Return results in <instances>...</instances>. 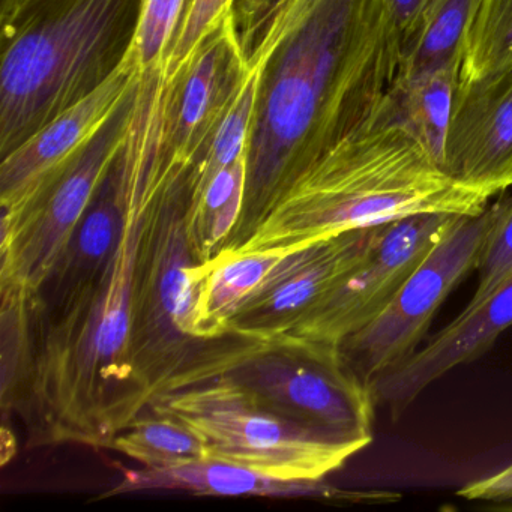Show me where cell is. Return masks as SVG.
Masks as SVG:
<instances>
[{
    "label": "cell",
    "mask_w": 512,
    "mask_h": 512,
    "mask_svg": "<svg viewBox=\"0 0 512 512\" xmlns=\"http://www.w3.org/2000/svg\"><path fill=\"white\" fill-rule=\"evenodd\" d=\"M475 0H434L403 44L401 86L458 61Z\"/></svg>",
    "instance_id": "19"
},
{
    "label": "cell",
    "mask_w": 512,
    "mask_h": 512,
    "mask_svg": "<svg viewBox=\"0 0 512 512\" xmlns=\"http://www.w3.org/2000/svg\"><path fill=\"white\" fill-rule=\"evenodd\" d=\"M512 326V275L490 296L466 310L394 370L374 380L376 404L400 416L419 395L458 365L484 355Z\"/></svg>",
    "instance_id": "14"
},
{
    "label": "cell",
    "mask_w": 512,
    "mask_h": 512,
    "mask_svg": "<svg viewBox=\"0 0 512 512\" xmlns=\"http://www.w3.org/2000/svg\"><path fill=\"white\" fill-rule=\"evenodd\" d=\"M380 227L352 230L290 251L262 289L230 320L224 335L269 340L289 332L359 265Z\"/></svg>",
    "instance_id": "11"
},
{
    "label": "cell",
    "mask_w": 512,
    "mask_h": 512,
    "mask_svg": "<svg viewBox=\"0 0 512 512\" xmlns=\"http://www.w3.org/2000/svg\"><path fill=\"white\" fill-rule=\"evenodd\" d=\"M217 377L233 380L275 412L335 439L365 446L373 440V389L338 346L292 335L269 340L224 335L205 341L166 392Z\"/></svg>",
    "instance_id": "5"
},
{
    "label": "cell",
    "mask_w": 512,
    "mask_h": 512,
    "mask_svg": "<svg viewBox=\"0 0 512 512\" xmlns=\"http://www.w3.org/2000/svg\"><path fill=\"white\" fill-rule=\"evenodd\" d=\"M142 2L32 0L23 7L32 13L13 17L23 23L14 28L0 70L2 157L121 65L133 46Z\"/></svg>",
    "instance_id": "4"
},
{
    "label": "cell",
    "mask_w": 512,
    "mask_h": 512,
    "mask_svg": "<svg viewBox=\"0 0 512 512\" xmlns=\"http://www.w3.org/2000/svg\"><path fill=\"white\" fill-rule=\"evenodd\" d=\"M29 2H32V0H11V11L16 14L17 11L22 10Z\"/></svg>",
    "instance_id": "27"
},
{
    "label": "cell",
    "mask_w": 512,
    "mask_h": 512,
    "mask_svg": "<svg viewBox=\"0 0 512 512\" xmlns=\"http://www.w3.org/2000/svg\"><path fill=\"white\" fill-rule=\"evenodd\" d=\"M458 496L475 502L494 503L512 508V461L497 472L476 479L458 490Z\"/></svg>",
    "instance_id": "25"
},
{
    "label": "cell",
    "mask_w": 512,
    "mask_h": 512,
    "mask_svg": "<svg viewBox=\"0 0 512 512\" xmlns=\"http://www.w3.org/2000/svg\"><path fill=\"white\" fill-rule=\"evenodd\" d=\"M443 170L496 196L512 185V68L455 89Z\"/></svg>",
    "instance_id": "12"
},
{
    "label": "cell",
    "mask_w": 512,
    "mask_h": 512,
    "mask_svg": "<svg viewBox=\"0 0 512 512\" xmlns=\"http://www.w3.org/2000/svg\"><path fill=\"white\" fill-rule=\"evenodd\" d=\"M497 203L475 217H461L404 281L385 310L340 344L347 364L373 385L410 358L449 293L476 268Z\"/></svg>",
    "instance_id": "9"
},
{
    "label": "cell",
    "mask_w": 512,
    "mask_h": 512,
    "mask_svg": "<svg viewBox=\"0 0 512 512\" xmlns=\"http://www.w3.org/2000/svg\"><path fill=\"white\" fill-rule=\"evenodd\" d=\"M149 412L187 425L203 440L209 458L281 481H323L367 448L292 421L224 377L164 392Z\"/></svg>",
    "instance_id": "6"
},
{
    "label": "cell",
    "mask_w": 512,
    "mask_h": 512,
    "mask_svg": "<svg viewBox=\"0 0 512 512\" xmlns=\"http://www.w3.org/2000/svg\"><path fill=\"white\" fill-rule=\"evenodd\" d=\"M512 68V0H475L458 52L457 89Z\"/></svg>",
    "instance_id": "18"
},
{
    "label": "cell",
    "mask_w": 512,
    "mask_h": 512,
    "mask_svg": "<svg viewBox=\"0 0 512 512\" xmlns=\"http://www.w3.org/2000/svg\"><path fill=\"white\" fill-rule=\"evenodd\" d=\"M289 253H220L203 263L194 314L197 337L202 341L224 337L230 320L262 289Z\"/></svg>",
    "instance_id": "16"
},
{
    "label": "cell",
    "mask_w": 512,
    "mask_h": 512,
    "mask_svg": "<svg viewBox=\"0 0 512 512\" xmlns=\"http://www.w3.org/2000/svg\"><path fill=\"white\" fill-rule=\"evenodd\" d=\"M433 2L434 0H389L403 44L413 34L425 11Z\"/></svg>",
    "instance_id": "26"
},
{
    "label": "cell",
    "mask_w": 512,
    "mask_h": 512,
    "mask_svg": "<svg viewBox=\"0 0 512 512\" xmlns=\"http://www.w3.org/2000/svg\"><path fill=\"white\" fill-rule=\"evenodd\" d=\"M262 82L263 61L259 55H254L250 61H245L238 86L223 115L218 119L217 127L206 143L205 152L194 164V187L191 196H199L215 173L232 166L247 154Z\"/></svg>",
    "instance_id": "17"
},
{
    "label": "cell",
    "mask_w": 512,
    "mask_h": 512,
    "mask_svg": "<svg viewBox=\"0 0 512 512\" xmlns=\"http://www.w3.org/2000/svg\"><path fill=\"white\" fill-rule=\"evenodd\" d=\"M457 79L458 61H455L400 88L404 115L442 169Z\"/></svg>",
    "instance_id": "21"
},
{
    "label": "cell",
    "mask_w": 512,
    "mask_h": 512,
    "mask_svg": "<svg viewBox=\"0 0 512 512\" xmlns=\"http://www.w3.org/2000/svg\"><path fill=\"white\" fill-rule=\"evenodd\" d=\"M461 215L419 214L382 224L359 265L283 335L338 346L376 319Z\"/></svg>",
    "instance_id": "10"
},
{
    "label": "cell",
    "mask_w": 512,
    "mask_h": 512,
    "mask_svg": "<svg viewBox=\"0 0 512 512\" xmlns=\"http://www.w3.org/2000/svg\"><path fill=\"white\" fill-rule=\"evenodd\" d=\"M194 164L176 170L146 241L133 319V362L146 404L169 389L205 341L197 337L200 268L187 227Z\"/></svg>",
    "instance_id": "7"
},
{
    "label": "cell",
    "mask_w": 512,
    "mask_h": 512,
    "mask_svg": "<svg viewBox=\"0 0 512 512\" xmlns=\"http://www.w3.org/2000/svg\"><path fill=\"white\" fill-rule=\"evenodd\" d=\"M187 0H143L133 49L143 71L166 64Z\"/></svg>",
    "instance_id": "22"
},
{
    "label": "cell",
    "mask_w": 512,
    "mask_h": 512,
    "mask_svg": "<svg viewBox=\"0 0 512 512\" xmlns=\"http://www.w3.org/2000/svg\"><path fill=\"white\" fill-rule=\"evenodd\" d=\"M124 158V220L112 256L73 295L26 308L25 367L2 406L19 412L34 446L110 448L149 412L133 362L134 305L152 220L184 161L160 98L137 101Z\"/></svg>",
    "instance_id": "1"
},
{
    "label": "cell",
    "mask_w": 512,
    "mask_h": 512,
    "mask_svg": "<svg viewBox=\"0 0 512 512\" xmlns=\"http://www.w3.org/2000/svg\"><path fill=\"white\" fill-rule=\"evenodd\" d=\"M490 199L442 169L404 115L398 95L376 124L308 167L244 241L220 253L299 250L419 214L475 217Z\"/></svg>",
    "instance_id": "3"
},
{
    "label": "cell",
    "mask_w": 512,
    "mask_h": 512,
    "mask_svg": "<svg viewBox=\"0 0 512 512\" xmlns=\"http://www.w3.org/2000/svg\"><path fill=\"white\" fill-rule=\"evenodd\" d=\"M110 449L139 461L149 469H167L208 457L203 440L187 425L149 412L113 439Z\"/></svg>",
    "instance_id": "20"
},
{
    "label": "cell",
    "mask_w": 512,
    "mask_h": 512,
    "mask_svg": "<svg viewBox=\"0 0 512 512\" xmlns=\"http://www.w3.org/2000/svg\"><path fill=\"white\" fill-rule=\"evenodd\" d=\"M140 83L76 157L19 202L2 206L0 295L28 302L49 280L124 146Z\"/></svg>",
    "instance_id": "8"
},
{
    "label": "cell",
    "mask_w": 512,
    "mask_h": 512,
    "mask_svg": "<svg viewBox=\"0 0 512 512\" xmlns=\"http://www.w3.org/2000/svg\"><path fill=\"white\" fill-rule=\"evenodd\" d=\"M233 0H190L179 23L175 41L167 56V74L181 77L203 41L223 22Z\"/></svg>",
    "instance_id": "23"
},
{
    "label": "cell",
    "mask_w": 512,
    "mask_h": 512,
    "mask_svg": "<svg viewBox=\"0 0 512 512\" xmlns=\"http://www.w3.org/2000/svg\"><path fill=\"white\" fill-rule=\"evenodd\" d=\"M145 71L133 49L118 68L88 97L56 116L5 155L0 166L2 206L13 205L34 190L50 173L76 157L118 112Z\"/></svg>",
    "instance_id": "13"
},
{
    "label": "cell",
    "mask_w": 512,
    "mask_h": 512,
    "mask_svg": "<svg viewBox=\"0 0 512 512\" xmlns=\"http://www.w3.org/2000/svg\"><path fill=\"white\" fill-rule=\"evenodd\" d=\"M148 490L187 491L206 496L299 497L328 494L322 481H281L239 464L203 458L167 469L145 467L142 470H125L122 481L103 497Z\"/></svg>",
    "instance_id": "15"
},
{
    "label": "cell",
    "mask_w": 512,
    "mask_h": 512,
    "mask_svg": "<svg viewBox=\"0 0 512 512\" xmlns=\"http://www.w3.org/2000/svg\"><path fill=\"white\" fill-rule=\"evenodd\" d=\"M478 287L470 304L490 296L512 275V197L497 203V214L476 262Z\"/></svg>",
    "instance_id": "24"
},
{
    "label": "cell",
    "mask_w": 512,
    "mask_h": 512,
    "mask_svg": "<svg viewBox=\"0 0 512 512\" xmlns=\"http://www.w3.org/2000/svg\"><path fill=\"white\" fill-rule=\"evenodd\" d=\"M263 82L247 148V238L274 200L398 100L403 38L389 0H283L256 53Z\"/></svg>",
    "instance_id": "2"
}]
</instances>
